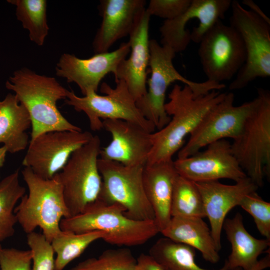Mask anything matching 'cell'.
<instances>
[{"mask_svg":"<svg viewBox=\"0 0 270 270\" xmlns=\"http://www.w3.org/2000/svg\"><path fill=\"white\" fill-rule=\"evenodd\" d=\"M226 94L214 90L196 96L188 86L174 84L168 94L169 101L164 106L170 120L163 128L152 134V148L146 164L172 160L174 154L182 147L186 136Z\"/></svg>","mask_w":270,"mask_h":270,"instance_id":"cell-1","label":"cell"},{"mask_svg":"<svg viewBox=\"0 0 270 270\" xmlns=\"http://www.w3.org/2000/svg\"><path fill=\"white\" fill-rule=\"evenodd\" d=\"M27 110L32 122L30 140L47 132L82 131L70 122L56 103L66 98L67 90L51 76L38 74L26 68L16 70L6 82Z\"/></svg>","mask_w":270,"mask_h":270,"instance_id":"cell-2","label":"cell"},{"mask_svg":"<svg viewBox=\"0 0 270 270\" xmlns=\"http://www.w3.org/2000/svg\"><path fill=\"white\" fill-rule=\"evenodd\" d=\"M60 228L77 234L102 232L105 234L102 240L120 247L143 244L160 232L154 220H132L121 205L98 199L82 213L62 218Z\"/></svg>","mask_w":270,"mask_h":270,"instance_id":"cell-3","label":"cell"},{"mask_svg":"<svg viewBox=\"0 0 270 270\" xmlns=\"http://www.w3.org/2000/svg\"><path fill=\"white\" fill-rule=\"evenodd\" d=\"M22 174L28 194L22 197L14 208L17 222L26 234L40 228L46 238L51 242L62 230V220L70 217L58 174L46 180L27 167Z\"/></svg>","mask_w":270,"mask_h":270,"instance_id":"cell-4","label":"cell"},{"mask_svg":"<svg viewBox=\"0 0 270 270\" xmlns=\"http://www.w3.org/2000/svg\"><path fill=\"white\" fill-rule=\"evenodd\" d=\"M149 48L150 76L147 82L148 88L146 94L136 100V104L142 115L158 130L165 126L170 120L164 106L166 92L171 84L176 81L182 82L190 88L196 96L225 88L222 83L208 80L195 82L183 76L173 64L176 53L170 47L160 44L156 40H150Z\"/></svg>","mask_w":270,"mask_h":270,"instance_id":"cell-5","label":"cell"},{"mask_svg":"<svg viewBox=\"0 0 270 270\" xmlns=\"http://www.w3.org/2000/svg\"><path fill=\"white\" fill-rule=\"evenodd\" d=\"M258 102L246 118L239 136L231 144L240 166L258 186L270 178V92L258 89Z\"/></svg>","mask_w":270,"mask_h":270,"instance_id":"cell-6","label":"cell"},{"mask_svg":"<svg viewBox=\"0 0 270 270\" xmlns=\"http://www.w3.org/2000/svg\"><path fill=\"white\" fill-rule=\"evenodd\" d=\"M100 140L94 136L75 150L57 174L70 217L82 213L99 198L102 186L98 162Z\"/></svg>","mask_w":270,"mask_h":270,"instance_id":"cell-7","label":"cell"},{"mask_svg":"<svg viewBox=\"0 0 270 270\" xmlns=\"http://www.w3.org/2000/svg\"><path fill=\"white\" fill-rule=\"evenodd\" d=\"M230 26L240 34L246 53L245 62L229 86V90L245 88L257 78L270 76V24L237 0H232Z\"/></svg>","mask_w":270,"mask_h":270,"instance_id":"cell-8","label":"cell"},{"mask_svg":"<svg viewBox=\"0 0 270 270\" xmlns=\"http://www.w3.org/2000/svg\"><path fill=\"white\" fill-rule=\"evenodd\" d=\"M98 164L102 180L98 199L121 205L126 216L132 220H154V212L143 182L145 165L128 166L100 158Z\"/></svg>","mask_w":270,"mask_h":270,"instance_id":"cell-9","label":"cell"},{"mask_svg":"<svg viewBox=\"0 0 270 270\" xmlns=\"http://www.w3.org/2000/svg\"><path fill=\"white\" fill-rule=\"evenodd\" d=\"M115 80L114 88L106 82L101 84L100 91L104 95L94 92L80 97L67 90L65 103L87 116L92 131L103 128L102 120H121L137 124L154 132L155 126L142 115L125 82Z\"/></svg>","mask_w":270,"mask_h":270,"instance_id":"cell-10","label":"cell"},{"mask_svg":"<svg viewBox=\"0 0 270 270\" xmlns=\"http://www.w3.org/2000/svg\"><path fill=\"white\" fill-rule=\"evenodd\" d=\"M258 100L257 96L252 100L235 106L234 94L226 93L224 98L206 112L190 134L188 140L178 151V158L190 156L216 141L227 138H236Z\"/></svg>","mask_w":270,"mask_h":270,"instance_id":"cell-11","label":"cell"},{"mask_svg":"<svg viewBox=\"0 0 270 270\" xmlns=\"http://www.w3.org/2000/svg\"><path fill=\"white\" fill-rule=\"evenodd\" d=\"M198 54L207 80L218 83L231 80L246 61V53L238 32L222 20L204 34Z\"/></svg>","mask_w":270,"mask_h":270,"instance_id":"cell-12","label":"cell"},{"mask_svg":"<svg viewBox=\"0 0 270 270\" xmlns=\"http://www.w3.org/2000/svg\"><path fill=\"white\" fill-rule=\"evenodd\" d=\"M88 131L60 130L43 133L30 141L22 164L44 179L62 170L72 154L89 142Z\"/></svg>","mask_w":270,"mask_h":270,"instance_id":"cell-13","label":"cell"},{"mask_svg":"<svg viewBox=\"0 0 270 270\" xmlns=\"http://www.w3.org/2000/svg\"><path fill=\"white\" fill-rule=\"evenodd\" d=\"M174 164L178 174L194 182L228 178L238 182L247 176L234 156L231 144L226 139L214 142Z\"/></svg>","mask_w":270,"mask_h":270,"instance_id":"cell-14","label":"cell"},{"mask_svg":"<svg viewBox=\"0 0 270 270\" xmlns=\"http://www.w3.org/2000/svg\"><path fill=\"white\" fill-rule=\"evenodd\" d=\"M130 52V46L127 42L122 43L114 51L95 54L87 58L65 53L56 64V74L68 82L75 83L84 96L97 92L102 80L110 73L115 76L118 65Z\"/></svg>","mask_w":270,"mask_h":270,"instance_id":"cell-15","label":"cell"},{"mask_svg":"<svg viewBox=\"0 0 270 270\" xmlns=\"http://www.w3.org/2000/svg\"><path fill=\"white\" fill-rule=\"evenodd\" d=\"M103 128L112 136L101 148L100 158L125 166L145 165L152 148V134L140 125L121 120H102Z\"/></svg>","mask_w":270,"mask_h":270,"instance_id":"cell-16","label":"cell"},{"mask_svg":"<svg viewBox=\"0 0 270 270\" xmlns=\"http://www.w3.org/2000/svg\"><path fill=\"white\" fill-rule=\"evenodd\" d=\"M200 194L206 217L208 218L210 232L216 248H222L221 233L227 214L248 194L256 192L258 186L246 176L234 184H222L218 180L194 182Z\"/></svg>","mask_w":270,"mask_h":270,"instance_id":"cell-17","label":"cell"},{"mask_svg":"<svg viewBox=\"0 0 270 270\" xmlns=\"http://www.w3.org/2000/svg\"><path fill=\"white\" fill-rule=\"evenodd\" d=\"M144 0H102V20L92 42L95 54L108 52L118 40L129 36L146 8Z\"/></svg>","mask_w":270,"mask_h":270,"instance_id":"cell-18","label":"cell"},{"mask_svg":"<svg viewBox=\"0 0 270 270\" xmlns=\"http://www.w3.org/2000/svg\"><path fill=\"white\" fill-rule=\"evenodd\" d=\"M150 16L145 8L129 35L130 54L118 65L115 80L126 84L137 100L146 92L147 70L150 60L148 30Z\"/></svg>","mask_w":270,"mask_h":270,"instance_id":"cell-19","label":"cell"},{"mask_svg":"<svg viewBox=\"0 0 270 270\" xmlns=\"http://www.w3.org/2000/svg\"><path fill=\"white\" fill-rule=\"evenodd\" d=\"M178 175L172 160L146 164L144 166V188L154 212V221L160 232L172 218L170 206L173 187Z\"/></svg>","mask_w":270,"mask_h":270,"instance_id":"cell-20","label":"cell"},{"mask_svg":"<svg viewBox=\"0 0 270 270\" xmlns=\"http://www.w3.org/2000/svg\"><path fill=\"white\" fill-rule=\"evenodd\" d=\"M242 214L237 212L232 218H225L222 228L231 245V252L225 263L230 270H250L258 258L270 246V240L258 239L246 229Z\"/></svg>","mask_w":270,"mask_h":270,"instance_id":"cell-21","label":"cell"},{"mask_svg":"<svg viewBox=\"0 0 270 270\" xmlns=\"http://www.w3.org/2000/svg\"><path fill=\"white\" fill-rule=\"evenodd\" d=\"M160 232L173 241L198 250L207 262L216 264L220 260V256L210 230L202 218L172 217Z\"/></svg>","mask_w":270,"mask_h":270,"instance_id":"cell-22","label":"cell"},{"mask_svg":"<svg viewBox=\"0 0 270 270\" xmlns=\"http://www.w3.org/2000/svg\"><path fill=\"white\" fill-rule=\"evenodd\" d=\"M32 126L29 114L14 94L0 100V143L14 154L26 148L30 143L26 130Z\"/></svg>","mask_w":270,"mask_h":270,"instance_id":"cell-23","label":"cell"},{"mask_svg":"<svg viewBox=\"0 0 270 270\" xmlns=\"http://www.w3.org/2000/svg\"><path fill=\"white\" fill-rule=\"evenodd\" d=\"M148 254L164 270H209L197 264L195 262L196 250L194 248L166 237L158 238L152 245ZM218 270H230L224 262L223 266Z\"/></svg>","mask_w":270,"mask_h":270,"instance_id":"cell-24","label":"cell"},{"mask_svg":"<svg viewBox=\"0 0 270 270\" xmlns=\"http://www.w3.org/2000/svg\"><path fill=\"white\" fill-rule=\"evenodd\" d=\"M25 193L26 188L20 182L18 170L0 182V243L14 234L18 222L14 208Z\"/></svg>","mask_w":270,"mask_h":270,"instance_id":"cell-25","label":"cell"},{"mask_svg":"<svg viewBox=\"0 0 270 270\" xmlns=\"http://www.w3.org/2000/svg\"><path fill=\"white\" fill-rule=\"evenodd\" d=\"M102 232L93 231L74 233L61 230L51 241V245L56 256L54 270H63L72 261L80 256L94 241L104 238Z\"/></svg>","mask_w":270,"mask_h":270,"instance_id":"cell-26","label":"cell"},{"mask_svg":"<svg viewBox=\"0 0 270 270\" xmlns=\"http://www.w3.org/2000/svg\"><path fill=\"white\" fill-rule=\"evenodd\" d=\"M16 6V16L23 28L28 32L30 40L42 46L48 34L49 27L46 0H10Z\"/></svg>","mask_w":270,"mask_h":270,"instance_id":"cell-27","label":"cell"},{"mask_svg":"<svg viewBox=\"0 0 270 270\" xmlns=\"http://www.w3.org/2000/svg\"><path fill=\"white\" fill-rule=\"evenodd\" d=\"M170 214L172 217H206L201 196L195 182L178 174L174 184Z\"/></svg>","mask_w":270,"mask_h":270,"instance_id":"cell-28","label":"cell"},{"mask_svg":"<svg viewBox=\"0 0 270 270\" xmlns=\"http://www.w3.org/2000/svg\"><path fill=\"white\" fill-rule=\"evenodd\" d=\"M136 258L130 249L124 247L108 249L97 258L79 262L70 270H135Z\"/></svg>","mask_w":270,"mask_h":270,"instance_id":"cell-29","label":"cell"},{"mask_svg":"<svg viewBox=\"0 0 270 270\" xmlns=\"http://www.w3.org/2000/svg\"><path fill=\"white\" fill-rule=\"evenodd\" d=\"M239 206L252 216L260 233L270 240V203L254 192L244 196Z\"/></svg>","mask_w":270,"mask_h":270,"instance_id":"cell-30","label":"cell"},{"mask_svg":"<svg viewBox=\"0 0 270 270\" xmlns=\"http://www.w3.org/2000/svg\"><path fill=\"white\" fill-rule=\"evenodd\" d=\"M27 244L32 252V270H54V252L50 242L35 232L28 234Z\"/></svg>","mask_w":270,"mask_h":270,"instance_id":"cell-31","label":"cell"},{"mask_svg":"<svg viewBox=\"0 0 270 270\" xmlns=\"http://www.w3.org/2000/svg\"><path fill=\"white\" fill-rule=\"evenodd\" d=\"M192 0H150L146 8L149 14L166 20H173L189 7Z\"/></svg>","mask_w":270,"mask_h":270,"instance_id":"cell-32","label":"cell"},{"mask_svg":"<svg viewBox=\"0 0 270 270\" xmlns=\"http://www.w3.org/2000/svg\"><path fill=\"white\" fill-rule=\"evenodd\" d=\"M32 252L30 250L14 248L0 249V270H31Z\"/></svg>","mask_w":270,"mask_h":270,"instance_id":"cell-33","label":"cell"},{"mask_svg":"<svg viewBox=\"0 0 270 270\" xmlns=\"http://www.w3.org/2000/svg\"><path fill=\"white\" fill-rule=\"evenodd\" d=\"M135 270H164V269L150 254L142 253L136 258Z\"/></svg>","mask_w":270,"mask_h":270,"instance_id":"cell-34","label":"cell"},{"mask_svg":"<svg viewBox=\"0 0 270 270\" xmlns=\"http://www.w3.org/2000/svg\"><path fill=\"white\" fill-rule=\"evenodd\" d=\"M242 2V4L248 7L250 11L262 18L267 23L270 24V18H268L259 6L252 0H243Z\"/></svg>","mask_w":270,"mask_h":270,"instance_id":"cell-35","label":"cell"},{"mask_svg":"<svg viewBox=\"0 0 270 270\" xmlns=\"http://www.w3.org/2000/svg\"><path fill=\"white\" fill-rule=\"evenodd\" d=\"M270 266V254L265 256L260 260L250 270H264ZM235 270H242L238 268Z\"/></svg>","mask_w":270,"mask_h":270,"instance_id":"cell-36","label":"cell"},{"mask_svg":"<svg viewBox=\"0 0 270 270\" xmlns=\"http://www.w3.org/2000/svg\"><path fill=\"white\" fill-rule=\"evenodd\" d=\"M7 152V149L4 146L0 147V168L2 167L4 163Z\"/></svg>","mask_w":270,"mask_h":270,"instance_id":"cell-37","label":"cell"},{"mask_svg":"<svg viewBox=\"0 0 270 270\" xmlns=\"http://www.w3.org/2000/svg\"><path fill=\"white\" fill-rule=\"evenodd\" d=\"M2 248V247L1 244H0V249Z\"/></svg>","mask_w":270,"mask_h":270,"instance_id":"cell-38","label":"cell"}]
</instances>
